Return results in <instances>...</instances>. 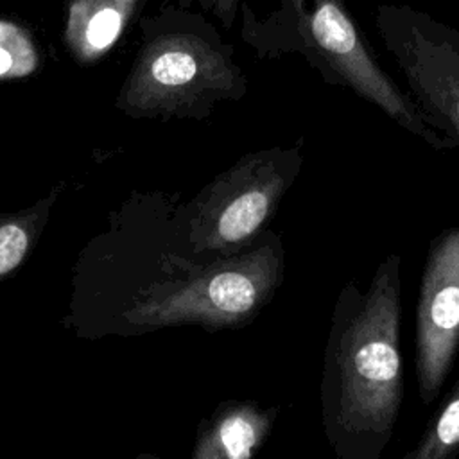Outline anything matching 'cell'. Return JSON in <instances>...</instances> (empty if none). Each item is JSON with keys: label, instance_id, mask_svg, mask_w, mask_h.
Instances as JSON below:
<instances>
[{"label": "cell", "instance_id": "obj_1", "mask_svg": "<svg viewBox=\"0 0 459 459\" xmlns=\"http://www.w3.org/2000/svg\"><path fill=\"white\" fill-rule=\"evenodd\" d=\"M402 256L389 253L366 290L337 294L323 353L321 423L337 459H382L403 398Z\"/></svg>", "mask_w": 459, "mask_h": 459}, {"label": "cell", "instance_id": "obj_2", "mask_svg": "<svg viewBox=\"0 0 459 459\" xmlns=\"http://www.w3.org/2000/svg\"><path fill=\"white\" fill-rule=\"evenodd\" d=\"M240 16V36L260 59L299 54L326 84L353 91L432 149H452L380 66L342 0H280L265 18L242 4Z\"/></svg>", "mask_w": 459, "mask_h": 459}, {"label": "cell", "instance_id": "obj_3", "mask_svg": "<svg viewBox=\"0 0 459 459\" xmlns=\"http://www.w3.org/2000/svg\"><path fill=\"white\" fill-rule=\"evenodd\" d=\"M185 274L152 281L134 296L124 319L140 330L199 325L206 332L251 325L273 301L285 276L281 237L265 230L251 246L192 264L170 255Z\"/></svg>", "mask_w": 459, "mask_h": 459}, {"label": "cell", "instance_id": "obj_4", "mask_svg": "<svg viewBox=\"0 0 459 459\" xmlns=\"http://www.w3.org/2000/svg\"><path fill=\"white\" fill-rule=\"evenodd\" d=\"M235 47L199 14L161 25L142 48L124 104L138 115L206 118L224 100L247 93Z\"/></svg>", "mask_w": 459, "mask_h": 459}, {"label": "cell", "instance_id": "obj_5", "mask_svg": "<svg viewBox=\"0 0 459 459\" xmlns=\"http://www.w3.org/2000/svg\"><path fill=\"white\" fill-rule=\"evenodd\" d=\"M303 138L238 158L186 206V237L195 255H233L251 246L280 208L303 167Z\"/></svg>", "mask_w": 459, "mask_h": 459}, {"label": "cell", "instance_id": "obj_6", "mask_svg": "<svg viewBox=\"0 0 459 459\" xmlns=\"http://www.w3.org/2000/svg\"><path fill=\"white\" fill-rule=\"evenodd\" d=\"M375 25L405 91L452 149H459V29L407 4H378Z\"/></svg>", "mask_w": 459, "mask_h": 459}, {"label": "cell", "instance_id": "obj_7", "mask_svg": "<svg viewBox=\"0 0 459 459\" xmlns=\"http://www.w3.org/2000/svg\"><path fill=\"white\" fill-rule=\"evenodd\" d=\"M459 351V226L430 240L416 305V382L425 405L441 394Z\"/></svg>", "mask_w": 459, "mask_h": 459}, {"label": "cell", "instance_id": "obj_8", "mask_svg": "<svg viewBox=\"0 0 459 459\" xmlns=\"http://www.w3.org/2000/svg\"><path fill=\"white\" fill-rule=\"evenodd\" d=\"M280 409L256 400H224L197 425L190 459H255Z\"/></svg>", "mask_w": 459, "mask_h": 459}, {"label": "cell", "instance_id": "obj_9", "mask_svg": "<svg viewBox=\"0 0 459 459\" xmlns=\"http://www.w3.org/2000/svg\"><path fill=\"white\" fill-rule=\"evenodd\" d=\"M140 0H75L68 9L66 41L81 61L104 56L124 32Z\"/></svg>", "mask_w": 459, "mask_h": 459}, {"label": "cell", "instance_id": "obj_10", "mask_svg": "<svg viewBox=\"0 0 459 459\" xmlns=\"http://www.w3.org/2000/svg\"><path fill=\"white\" fill-rule=\"evenodd\" d=\"M459 455V380L434 412L418 443L402 459H455Z\"/></svg>", "mask_w": 459, "mask_h": 459}, {"label": "cell", "instance_id": "obj_11", "mask_svg": "<svg viewBox=\"0 0 459 459\" xmlns=\"http://www.w3.org/2000/svg\"><path fill=\"white\" fill-rule=\"evenodd\" d=\"M41 210L0 219V280L27 258L41 226Z\"/></svg>", "mask_w": 459, "mask_h": 459}, {"label": "cell", "instance_id": "obj_12", "mask_svg": "<svg viewBox=\"0 0 459 459\" xmlns=\"http://www.w3.org/2000/svg\"><path fill=\"white\" fill-rule=\"evenodd\" d=\"M38 66V52L29 34L5 20H0V79L23 77Z\"/></svg>", "mask_w": 459, "mask_h": 459}, {"label": "cell", "instance_id": "obj_13", "mask_svg": "<svg viewBox=\"0 0 459 459\" xmlns=\"http://www.w3.org/2000/svg\"><path fill=\"white\" fill-rule=\"evenodd\" d=\"M237 2L238 0H201V5L213 11L215 16L224 23V27L230 29L237 16Z\"/></svg>", "mask_w": 459, "mask_h": 459}, {"label": "cell", "instance_id": "obj_14", "mask_svg": "<svg viewBox=\"0 0 459 459\" xmlns=\"http://www.w3.org/2000/svg\"><path fill=\"white\" fill-rule=\"evenodd\" d=\"M133 459H158V455H154V454H138Z\"/></svg>", "mask_w": 459, "mask_h": 459}]
</instances>
